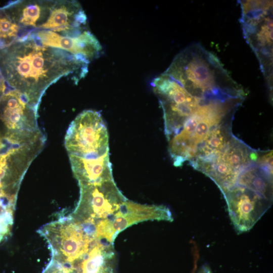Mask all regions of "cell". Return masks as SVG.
<instances>
[{
  "label": "cell",
  "mask_w": 273,
  "mask_h": 273,
  "mask_svg": "<svg viewBox=\"0 0 273 273\" xmlns=\"http://www.w3.org/2000/svg\"><path fill=\"white\" fill-rule=\"evenodd\" d=\"M88 63L66 51L44 46L29 34L0 49V72L7 86L37 108L51 84L68 75L77 83L86 75Z\"/></svg>",
  "instance_id": "obj_1"
},
{
  "label": "cell",
  "mask_w": 273,
  "mask_h": 273,
  "mask_svg": "<svg viewBox=\"0 0 273 273\" xmlns=\"http://www.w3.org/2000/svg\"><path fill=\"white\" fill-rule=\"evenodd\" d=\"M241 23L245 38L258 59L269 83L272 72V2L244 1Z\"/></svg>",
  "instance_id": "obj_2"
},
{
  "label": "cell",
  "mask_w": 273,
  "mask_h": 273,
  "mask_svg": "<svg viewBox=\"0 0 273 273\" xmlns=\"http://www.w3.org/2000/svg\"><path fill=\"white\" fill-rule=\"evenodd\" d=\"M65 146L69 155L96 159L109 150L106 125L100 112L84 110L70 123L65 137Z\"/></svg>",
  "instance_id": "obj_3"
},
{
  "label": "cell",
  "mask_w": 273,
  "mask_h": 273,
  "mask_svg": "<svg viewBox=\"0 0 273 273\" xmlns=\"http://www.w3.org/2000/svg\"><path fill=\"white\" fill-rule=\"evenodd\" d=\"M78 183L79 200L74 211L70 215L81 224L95 228L100 221L116 212L127 200L113 179L96 183L79 181Z\"/></svg>",
  "instance_id": "obj_4"
},
{
  "label": "cell",
  "mask_w": 273,
  "mask_h": 273,
  "mask_svg": "<svg viewBox=\"0 0 273 273\" xmlns=\"http://www.w3.org/2000/svg\"><path fill=\"white\" fill-rule=\"evenodd\" d=\"M39 232L50 243L54 257L70 263L82 259L97 239L70 215L48 224Z\"/></svg>",
  "instance_id": "obj_5"
},
{
  "label": "cell",
  "mask_w": 273,
  "mask_h": 273,
  "mask_svg": "<svg viewBox=\"0 0 273 273\" xmlns=\"http://www.w3.org/2000/svg\"><path fill=\"white\" fill-rule=\"evenodd\" d=\"M154 220L172 221L173 219L166 206L141 204L127 199L116 212L96 224V236L113 245L118 234L128 227Z\"/></svg>",
  "instance_id": "obj_6"
},
{
  "label": "cell",
  "mask_w": 273,
  "mask_h": 273,
  "mask_svg": "<svg viewBox=\"0 0 273 273\" xmlns=\"http://www.w3.org/2000/svg\"><path fill=\"white\" fill-rule=\"evenodd\" d=\"M223 194L230 218L239 234L251 230L271 205V201L238 185Z\"/></svg>",
  "instance_id": "obj_7"
},
{
  "label": "cell",
  "mask_w": 273,
  "mask_h": 273,
  "mask_svg": "<svg viewBox=\"0 0 273 273\" xmlns=\"http://www.w3.org/2000/svg\"><path fill=\"white\" fill-rule=\"evenodd\" d=\"M29 35L44 46L62 50L89 62L99 57L102 51L99 41L89 30L73 36L50 30L34 31Z\"/></svg>",
  "instance_id": "obj_8"
},
{
  "label": "cell",
  "mask_w": 273,
  "mask_h": 273,
  "mask_svg": "<svg viewBox=\"0 0 273 273\" xmlns=\"http://www.w3.org/2000/svg\"><path fill=\"white\" fill-rule=\"evenodd\" d=\"M87 16L76 1H55L40 30L52 31L65 36H76L88 30Z\"/></svg>",
  "instance_id": "obj_9"
},
{
  "label": "cell",
  "mask_w": 273,
  "mask_h": 273,
  "mask_svg": "<svg viewBox=\"0 0 273 273\" xmlns=\"http://www.w3.org/2000/svg\"><path fill=\"white\" fill-rule=\"evenodd\" d=\"M55 1H20L4 7L11 18L27 36L26 30H40L47 21Z\"/></svg>",
  "instance_id": "obj_10"
},
{
  "label": "cell",
  "mask_w": 273,
  "mask_h": 273,
  "mask_svg": "<svg viewBox=\"0 0 273 273\" xmlns=\"http://www.w3.org/2000/svg\"><path fill=\"white\" fill-rule=\"evenodd\" d=\"M69 157L72 171L78 182L96 183L113 179L109 151L96 159Z\"/></svg>",
  "instance_id": "obj_11"
},
{
  "label": "cell",
  "mask_w": 273,
  "mask_h": 273,
  "mask_svg": "<svg viewBox=\"0 0 273 273\" xmlns=\"http://www.w3.org/2000/svg\"><path fill=\"white\" fill-rule=\"evenodd\" d=\"M113 246L97 238L82 259L80 273H113L110 265L114 255Z\"/></svg>",
  "instance_id": "obj_12"
},
{
  "label": "cell",
  "mask_w": 273,
  "mask_h": 273,
  "mask_svg": "<svg viewBox=\"0 0 273 273\" xmlns=\"http://www.w3.org/2000/svg\"><path fill=\"white\" fill-rule=\"evenodd\" d=\"M261 168L254 167L246 169L239 174L236 184L271 201L272 173Z\"/></svg>",
  "instance_id": "obj_13"
},
{
  "label": "cell",
  "mask_w": 273,
  "mask_h": 273,
  "mask_svg": "<svg viewBox=\"0 0 273 273\" xmlns=\"http://www.w3.org/2000/svg\"><path fill=\"white\" fill-rule=\"evenodd\" d=\"M24 37L19 25L11 18L4 8H0V48Z\"/></svg>",
  "instance_id": "obj_14"
},
{
  "label": "cell",
  "mask_w": 273,
  "mask_h": 273,
  "mask_svg": "<svg viewBox=\"0 0 273 273\" xmlns=\"http://www.w3.org/2000/svg\"><path fill=\"white\" fill-rule=\"evenodd\" d=\"M229 148L225 152H220L218 154L234 169L239 171V168L246 162L247 154L245 153L243 148L233 146Z\"/></svg>",
  "instance_id": "obj_15"
},
{
  "label": "cell",
  "mask_w": 273,
  "mask_h": 273,
  "mask_svg": "<svg viewBox=\"0 0 273 273\" xmlns=\"http://www.w3.org/2000/svg\"><path fill=\"white\" fill-rule=\"evenodd\" d=\"M8 88L4 78L0 72V98L6 92Z\"/></svg>",
  "instance_id": "obj_16"
},
{
  "label": "cell",
  "mask_w": 273,
  "mask_h": 273,
  "mask_svg": "<svg viewBox=\"0 0 273 273\" xmlns=\"http://www.w3.org/2000/svg\"><path fill=\"white\" fill-rule=\"evenodd\" d=\"M198 273H212L207 265H204L201 267Z\"/></svg>",
  "instance_id": "obj_17"
},
{
  "label": "cell",
  "mask_w": 273,
  "mask_h": 273,
  "mask_svg": "<svg viewBox=\"0 0 273 273\" xmlns=\"http://www.w3.org/2000/svg\"><path fill=\"white\" fill-rule=\"evenodd\" d=\"M251 160L256 161L258 158V155L256 153L252 152L250 155Z\"/></svg>",
  "instance_id": "obj_18"
},
{
  "label": "cell",
  "mask_w": 273,
  "mask_h": 273,
  "mask_svg": "<svg viewBox=\"0 0 273 273\" xmlns=\"http://www.w3.org/2000/svg\"><path fill=\"white\" fill-rule=\"evenodd\" d=\"M1 49V48H0Z\"/></svg>",
  "instance_id": "obj_19"
}]
</instances>
